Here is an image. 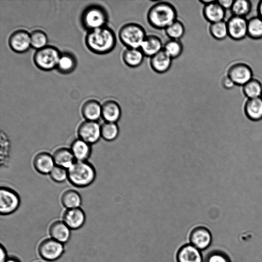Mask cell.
<instances>
[{"label": "cell", "instance_id": "cell-1", "mask_svg": "<svg viewBox=\"0 0 262 262\" xmlns=\"http://www.w3.org/2000/svg\"><path fill=\"white\" fill-rule=\"evenodd\" d=\"M117 42L114 31L105 26L89 31L85 37V44L92 52L105 54L112 51Z\"/></svg>", "mask_w": 262, "mask_h": 262}, {"label": "cell", "instance_id": "cell-2", "mask_svg": "<svg viewBox=\"0 0 262 262\" xmlns=\"http://www.w3.org/2000/svg\"><path fill=\"white\" fill-rule=\"evenodd\" d=\"M146 17L151 27L157 30H165L177 19V11L170 3L158 1L149 8Z\"/></svg>", "mask_w": 262, "mask_h": 262}, {"label": "cell", "instance_id": "cell-3", "mask_svg": "<svg viewBox=\"0 0 262 262\" xmlns=\"http://www.w3.org/2000/svg\"><path fill=\"white\" fill-rule=\"evenodd\" d=\"M68 179L77 187H85L91 185L96 178L94 166L86 161H75L68 169Z\"/></svg>", "mask_w": 262, "mask_h": 262}, {"label": "cell", "instance_id": "cell-4", "mask_svg": "<svg viewBox=\"0 0 262 262\" xmlns=\"http://www.w3.org/2000/svg\"><path fill=\"white\" fill-rule=\"evenodd\" d=\"M146 35L143 27L133 22L122 25L118 32L120 42L126 48H140Z\"/></svg>", "mask_w": 262, "mask_h": 262}, {"label": "cell", "instance_id": "cell-5", "mask_svg": "<svg viewBox=\"0 0 262 262\" xmlns=\"http://www.w3.org/2000/svg\"><path fill=\"white\" fill-rule=\"evenodd\" d=\"M108 20V15L106 10L98 5L88 6L81 16L82 26L89 31L105 26Z\"/></svg>", "mask_w": 262, "mask_h": 262}, {"label": "cell", "instance_id": "cell-6", "mask_svg": "<svg viewBox=\"0 0 262 262\" xmlns=\"http://www.w3.org/2000/svg\"><path fill=\"white\" fill-rule=\"evenodd\" d=\"M61 53L52 46H47L37 50L33 56V61L39 69L48 71L56 68Z\"/></svg>", "mask_w": 262, "mask_h": 262}, {"label": "cell", "instance_id": "cell-7", "mask_svg": "<svg viewBox=\"0 0 262 262\" xmlns=\"http://www.w3.org/2000/svg\"><path fill=\"white\" fill-rule=\"evenodd\" d=\"M38 253L44 260L53 261L59 259L64 251V244L52 238L42 240L38 247Z\"/></svg>", "mask_w": 262, "mask_h": 262}, {"label": "cell", "instance_id": "cell-8", "mask_svg": "<svg viewBox=\"0 0 262 262\" xmlns=\"http://www.w3.org/2000/svg\"><path fill=\"white\" fill-rule=\"evenodd\" d=\"M226 75L235 85L242 86L253 78L251 68L243 62H237L231 64L227 70Z\"/></svg>", "mask_w": 262, "mask_h": 262}, {"label": "cell", "instance_id": "cell-9", "mask_svg": "<svg viewBox=\"0 0 262 262\" xmlns=\"http://www.w3.org/2000/svg\"><path fill=\"white\" fill-rule=\"evenodd\" d=\"M20 199L18 194L13 190L2 187L0 190V212L6 215L13 213L18 208Z\"/></svg>", "mask_w": 262, "mask_h": 262}, {"label": "cell", "instance_id": "cell-10", "mask_svg": "<svg viewBox=\"0 0 262 262\" xmlns=\"http://www.w3.org/2000/svg\"><path fill=\"white\" fill-rule=\"evenodd\" d=\"M101 126L97 121L85 120L79 126V138L91 144L97 142L101 137Z\"/></svg>", "mask_w": 262, "mask_h": 262}, {"label": "cell", "instance_id": "cell-11", "mask_svg": "<svg viewBox=\"0 0 262 262\" xmlns=\"http://www.w3.org/2000/svg\"><path fill=\"white\" fill-rule=\"evenodd\" d=\"M190 244L200 251L207 249L211 245L212 236L210 230L204 226H197L190 232Z\"/></svg>", "mask_w": 262, "mask_h": 262}, {"label": "cell", "instance_id": "cell-12", "mask_svg": "<svg viewBox=\"0 0 262 262\" xmlns=\"http://www.w3.org/2000/svg\"><path fill=\"white\" fill-rule=\"evenodd\" d=\"M228 36L235 40H241L247 36L248 19L245 17L231 16L226 21Z\"/></svg>", "mask_w": 262, "mask_h": 262}, {"label": "cell", "instance_id": "cell-13", "mask_svg": "<svg viewBox=\"0 0 262 262\" xmlns=\"http://www.w3.org/2000/svg\"><path fill=\"white\" fill-rule=\"evenodd\" d=\"M8 43L10 48L15 52H25L31 47L30 33L23 29L15 30L10 35Z\"/></svg>", "mask_w": 262, "mask_h": 262}, {"label": "cell", "instance_id": "cell-14", "mask_svg": "<svg viewBox=\"0 0 262 262\" xmlns=\"http://www.w3.org/2000/svg\"><path fill=\"white\" fill-rule=\"evenodd\" d=\"M62 221L71 229L77 230L84 225L85 215L80 207L67 209L63 214Z\"/></svg>", "mask_w": 262, "mask_h": 262}, {"label": "cell", "instance_id": "cell-15", "mask_svg": "<svg viewBox=\"0 0 262 262\" xmlns=\"http://www.w3.org/2000/svg\"><path fill=\"white\" fill-rule=\"evenodd\" d=\"M177 262H203L201 251L191 244H186L182 246L176 254Z\"/></svg>", "mask_w": 262, "mask_h": 262}, {"label": "cell", "instance_id": "cell-16", "mask_svg": "<svg viewBox=\"0 0 262 262\" xmlns=\"http://www.w3.org/2000/svg\"><path fill=\"white\" fill-rule=\"evenodd\" d=\"M172 59L163 49L150 58L149 64L152 70L158 73L163 74L171 68Z\"/></svg>", "mask_w": 262, "mask_h": 262}, {"label": "cell", "instance_id": "cell-17", "mask_svg": "<svg viewBox=\"0 0 262 262\" xmlns=\"http://www.w3.org/2000/svg\"><path fill=\"white\" fill-rule=\"evenodd\" d=\"M163 43L160 37L154 34L147 35L140 49L145 56L151 57L163 49Z\"/></svg>", "mask_w": 262, "mask_h": 262}, {"label": "cell", "instance_id": "cell-18", "mask_svg": "<svg viewBox=\"0 0 262 262\" xmlns=\"http://www.w3.org/2000/svg\"><path fill=\"white\" fill-rule=\"evenodd\" d=\"M71 230L63 221H56L51 224L49 233L51 238L64 244L70 239Z\"/></svg>", "mask_w": 262, "mask_h": 262}, {"label": "cell", "instance_id": "cell-19", "mask_svg": "<svg viewBox=\"0 0 262 262\" xmlns=\"http://www.w3.org/2000/svg\"><path fill=\"white\" fill-rule=\"evenodd\" d=\"M204 18L210 24L224 20L226 10L219 4L217 1L204 6L202 10Z\"/></svg>", "mask_w": 262, "mask_h": 262}, {"label": "cell", "instance_id": "cell-20", "mask_svg": "<svg viewBox=\"0 0 262 262\" xmlns=\"http://www.w3.org/2000/svg\"><path fill=\"white\" fill-rule=\"evenodd\" d=\"M121 114V107L114 100H106L101 105V117L105 122L116 123Z\"/></svg>", "mask_w": 262, "mask_h": 262}, {"label": "cell", "instance_id": "cell-21", "mask_svg": "<svg viewBox=\"0 0 262 262\" xmlns=\"http://www.w3.org/2000/svg\"><path fill=\"white\" fill-rule=\"evenodd\" d=\"M33 166L37 172L46 174H50L55 164L52 156L48 152H42L35 156Z\"/></svg>", "mask_w": 262, "mask_h": 262}, {"label": "cell", "instance_id": "cell-22", "mask_svg": "<svg viewBox=\"0 0 262 262\" xmlns=\"http://www.w3.org/2000/svg\"><path fill=\"white\" fill-rule=\"evenodd\" d=\"M244 111L250 120L257 121L262 119V98L247 99L244 105Z\"/></svg>", "mask_w": 262, "mask_h": 262}, {"label": "cell", "instance_id": "cell-23", "mask_svg": "<svg viewBox=\"0 0 262 262\" xmlns=\"http://www.w3.org/2000/svg\"><path fill=\"white\" fill-rule=\"evenodd\" d=\"M81 113L86 120L97 121L101 116V105L95 99H89L82 104Z\"/></svg>", "mask_w": 262, "mask_h": 262}, {"label": "cell", "instance_id": "cell-24", "mask_svg": "<svg viewBox=\"0 0 262 262\" xmlns=\"http://www.w3.org/2000/svg\"><path fill=\"white\" fill-rule=\"evenodd\" d=\"M144 57L139 48H126L122 55L123 62L132 68L139 67L143 62Z\"/></svg>", "mask_w": 262, "mask_h": 262}, {"label": "cell", "instance_id": "cell-25", "mask_svg": "<svg viewBox=\"0 0 262 262\" xmlns=\"http://www.w3.org/2000/svg\"><path fill=\"white\" fill-rule=\"evenodd\" d=\"M70 150L77 161H86L91 154V145L79 138L73 141Z\"/></svg>", "mask_w": 262, "mask_h": 262}, {"label": "cell", "instance_id": "cell-26", "mask_svg": "<svg viewBox=\"0 0 262 262\" xmlns=\"http://www.w3.org/2000/svg\"><path fill=\"white\" fill-rule=\"evenodd\" d=\"M52 156L55 165L67 169L75 162V159L71 150L64 147L57 149L54 152Z\"/></svg>", "mask_w": 262, "mask_h": 262}, {"label": "cell", "instance_id": "cell-27", "mask_svg": "<svg viewBox=\"0 0 262 262\" xmlns=\"http://www.w3.org/2000/svg\"><path fill=\"white\" fill-rule=\"evenodd\" d=\"M77 66V60L71 53L64 52L61 53L56 69L62 74H69L72 72Z\"/></svg>", "mask_w": 262, "mask_h": 262}, {"label": "cell", "instance_id": "cell-28", "mask_svg": "<svg viewBox=\"0 0 262 262\" xmlns=\"http://www.w3.org/2000/svg\"><path fill=\"white\" fill-rule=\"evenodd\" d=\"M61 202L67 209L76 208L80 206L82 199L78 192L75 190L69 189L62 193Z\"/></svg>", "mask_w": 262, "mask_h": 262}, {"label": "cell", "instance_id": "cell-29", "mask_svg": "<svg viewBox=\"0 0 262 262\" xmlns=\"http://www.w3.org/2000/svg\"><path fill=\"white\" fill-rule=\"evenodd\" d=\"M242 91L247 99L261 97L262 84L258 79L253 78L242 86Z\"/></svg>", "mask_w": 262, "mask_h": 262}, {"label": "cell", "instance_id": "cell-30", "mask_svg": "<svg viewBox=\"0 0 262 262\" xmlns=\"http://www.w3.org/2000/svg\"><path fill=\"white\" fill-rule=\"evenodd\" d=\"M247 36L253 39H262V18L258 16L248 19Z\"/></svg>", "mask_w": 262, "mask_h": 262}, {"label": "cell", "instance_id": "cell-31", "mask_svg": "<svg viewBox=\"0 0 262 262\" xmlns=\"http://www.w3.org/2000/svg\"><path fill=\"white\" fill-rule=\"evenodd\" d=\"M252 5L249 0L234 1L231 9L232 15L245 17L248 15L252 10Z\"/></svg>", "mask_w": 262, "mask_h": 262}, {"label": "cell", "instance_id": "cell-32", "mask_svg": "<svg viewBox=\"0 0 262 262\" xmlns=\"http://www.w3.org/2000/svg\"><path fill=\"white\" fill-rule=\"evenodd\" d=\"M165 32L170 39L180 40L185 34V28L181 20L177 19L165 29Z\"/></svg>", "mask_w": 262, "mask_h": 262}, {"label": "cell", "instance_id": "cell-33", "mask_svg": "<svg viewBox=\"0 0 262 262\" xmlns=\"http://www.w3.org/2000/svg\"><path fill=\"white\" fill-rule=\"evenodd\" d=\"M163 50L172 59L178 58L183 51V45L180 40L169 39L163 46Z\"/></svg>", "mask_w": 262, "mask_h": 262}, {"label": "cell", "instance_id": "cell-34", "mask_svg": "<svg viewBox=\"0 0 262 262\" xmlns=\"http://www.w3.org/2000/svg\"><path fill=\"white\" fill-rule=\"evenodd\" d=\"M209 31L216 40H223L228 36L227 23L224 20L210 24Z\"/></svg>", "mask_w": 262, "mask_h": 262}, {"label": "cell", "instance_id": "cell-35", "mask_svg": "<svg viewBox=\"0 0 262 262\" xmlns=\"http://www.w3.org/2000/svg\"><path fill=\"white\" fill-rule=\"evenodd\" d=\"M31 46L38 50L47 46L48 37L41 30H35L30 33Z\"/></svg>", "mask_w": 262, "mask_h": 262}, {"label": "cell", "instance_id": "cell-36", "mask_svg": "<svg viewBox=\"0 0 262 262\" xmlns=\"http://www.w3.org/2000/svg\"><path fill=\"white\" fill-rule=\"evenodd\" d=\"M101 137L105 140H115L119 133L118 127L116 123L105 122L101 125Z\"/></svg>", "mask_w": 262, "mask_h": 262}, {"label": "cell", "instance_id": "cell-37", "mask_svg": "<svg viewBox=\"0 0 262 262\" xmlns=\"http://www.w3.org/2000/svg\"><path fill=\"white\" fill-rule=\"evenodd\" d=\"M204 262H231L230 256L221 250H213L208 252Z\"/></svg>", "mask_w": 262, "mask_h": 262}, {"label": "cell", "instance_id": "cell-38", "mask_svg": "<svg viewBox=\"0 0 262 262\" xmlns=\"http://www.w3.org/2000/svg\"><path fill=\"white\" fill-rule=\"evenodd\" d=\"M52 180L57 183H61L68 179L67 169L55 165L50 173Z\"/></svg>", "mask_w": 262, "mask_h": 262}, {"label": "cell", "instance_id": "cell-39", "mask_svg": "<svg viewBox=\"0 0 262 262\" xmlns=\"http://www.w3.org/2000/svg\"><path fill=\"white\" fill-rule=\"evenodd\" d=\"M222 85L223 88L227 90L231 89L235 85L226 75L222 78Z\"/></svg>", "mask_w": 262, "mask_h": 262}, {"label": "cell", "instance_id": "cell-40", "mask_svg": "<svg viewBox=\"0 0 262 262\" xmlns=\"http://www.w3.org/2000/svg\"><path fill=\"white\" fill-rule=\"evenodd\" d=\"M219 4L222 6V7L225 10L231 9L233 0H219L217 1Z\"/></svg>", "mask_w": 262, "mask_h": 262}, {"label": "cell", "instance_id": "cell-41", "mask_svg": "<svg viewBox=\"0 0 262 262\" xmlns=\"http://www.w3.org/2000/svg\"><path fill=\"white\" fill-rule=\"evenodd\" d=\"M1 250V260L0 262H5L8 258L7 253L5 247L1 245L0 247Z\"/></svg>", "mask_w": 262, "mask_h": 262}, {"label": "cell", "instance_id": "cell-42", "mask_svg": "<svg viewBox=\"0 0 262 262\" xmlns=\"http://www.w3.org/2000/svg\"><path fill=\"white\" fill-rule=\"evenodd\" d=\"M257 16L262 18V0L259 1L257 6Z\"/></svg>", "mask_w": 262, "mask_h": 262}, {"label": "cell", "instance_id": "cell-43", "mask_svg": "<svg viewBox=\"0 0 262 262\" xmlns=\"http://www.w3.org/2000/svg\"><path fill=\"white\" fill-rule=\"evenodd\" d=\"M5 262H21L20 259L15 256H9Z\"/></svg>", "mask_w": 262, "mask_h": 262}, {"label": "cell", "instance_id": "cell-44", "mask_svg": "<svg viewBox=\"0 0 262 262\" xmlns=\"http://www.w3.org/2000/svg\"><path fill=\"white\" fill-rule=\"evenodd\" d=\"M214 1V0H202L199 1V2L205 6L212 3Z\"/></svg>", "mask_w": 262, "mask_h": 262}, {"label": "cell", "instance_id": "cell-45", "mask_svg": "<svg viewBox=\"0 0 262 262\" xmlns=\"http://www.w3.org/2000/svg\"><path fill=\"white\" fill-rule=\"evenodd\" d=\"M261 97L262 98V95H261Z\"/></svg>", "mask_w": 262, "mask_h": 262}, {"label": "cell", "instance_id": "cell-46", "mask_svg": "<svg viewBox=\"0 0 262 262\" xmlns=\"http://www.w3.org/2000/svg\"><path fill=\"white\" fill-rule=\"evenodd\" d=\"M38 262H41V261H38Z\"/></svg>", "mask_w": 262, "mask_h": 262}]
</instances>
